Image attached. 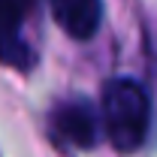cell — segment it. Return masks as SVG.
Listing matches in <instances>:
<instances>
[{"instance_id": "obj_1", "label": "cell", "mask_w": 157, "mask_h": 157, "mask_svg": "<svg viewBox=\"0 0 157 157\" xmlns=\"http://www.w3.org/2000/svg\"><path fill=\"white\" fill-rule=\"evenodd\" d=\"M151 97L136 78H112L103 88V127L118 151H136L148 136Z\"/></svg>"}, {"instance_id": "obj_2", "label": "cell", "mask_w": 157, "mask_h": 157, "mask_svg": "<svg viewBox=\"0 0 157 157\" xmlns=\"http://www.w3.org/2000/svg\"><path fill=\"white\" fill-rule=\"evenodd\" d=\"M36 0H0V63L27 73L36 63V52L24 36V24L33 18Z\"/></svg>"}, {"instance_id": "obj_3", "label": "cell", "mask_w": 157, "mask_h": 157, "mask_svg": "<svg viewBox=\"0 0 157 157\" xmlns=\"http://www.w3.org/2000/svg\"><path fill=\"white\" fill-rule=\"evenodd\" d=\"M52 130L60 142L76 145V148H91L100 136V121L97 109L85 97L63 100L60 106H55L52 112Z\"/></svg>"}, {"instance_id": "obj_4", "label": "cell", "mask_w": 157, "mask_h": 157, "mask_svg": "<svg viewBox=\"0 0 157 157\" xmlns=\"http://www.w3.org/2000/svg\"><path fill=\"white\" fill-rule=\"evenodd\" d=\"M52 15L73 39H91L103 21V0H52Z\"/></svg>"}]
</instances>
